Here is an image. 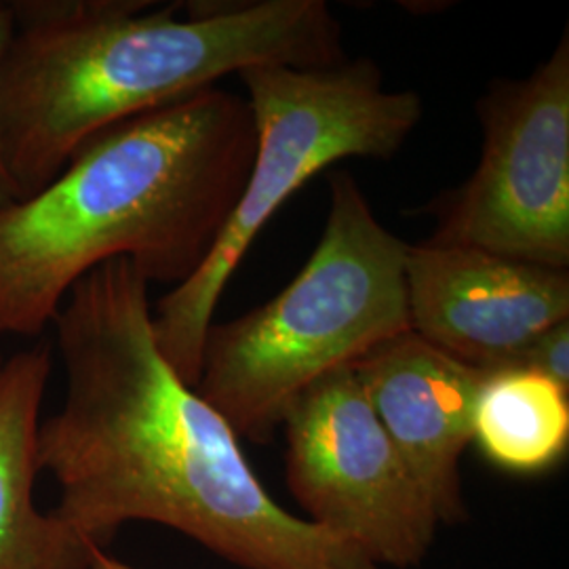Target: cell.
<instances>
[{"label": "cell", "mask_w": 569, "mask_h": 569, "mask_svg": "<svg viewBox=\"0 0 569 569\" xmlns=\"http://www.w3.org/2000/svg\"><path fill=\"white\" fill-rule=\"evenodd\" d=\"M256 154L249 102L211 87L82 143L37 194L0 207V333L34 338L93 268L129 260L186 283L241 197Z\"/></svg>", "instance_id": "3957f363"}, {"label": "cell", "mask_w": 569, "mask_h": 569, "mask_svg": "<svg viewBox=\"0 0 569 569\" xmlns=\"http://www.w3.org/2000/svg\"><path fill=\"white\" fill-rule=\"evenodd\" d=\"M350 367L439 523L465 521L460 460L472 441L475 401L488 373L451 359L411 329Z\"/></svg>", "instance_id": "9c48e42d"}, {"label": "cell", "mask_w": 569, "mask_h": 569, "mask_svg": "<svg viewBox=\"0 0 569 569\" xmlns=\"http://www.w3.org/2000/svg\"><path fill=\"white\" fill-rule=\"evenodd\" d=\"M51 367L49 346L37 345L0 369V569H91L98 549L34 500Z\"/></svg>", "instance_id": "30bf717a"}, {"label": "cell", "mask_w": 569, "mask_h": 569, "mask_svg": "<svg viewBox=\"0 0 569 569\" xmlns=\"http://www.w3.org/2000/svg\"><path fill=\"white\" fill-rule=\"evenodd\" d=\"M148 287L129 260L106 262L53 321L66 395L39 428L53 512L102 549L148 521L243 569H380L266 491L234 428L164 359Z\"/></svg>", "instance_id": "6da1fadb"}, {"label": "cell", "mask_w": 569, "mask_h": 569, "mask_svg": "<svg viewBox=\"0 0 569 569\" xmlns=\"http://www.w3.org/2000/svg\"><path fill=\"white\" fill-rule=\"evenodd\" d=\"M326 228L296 279L266 305L211 326L194 390L251 441L329 371L406 333L407 243L382 224L348 171L329 180Z\"/></svg>", "instance_id": "277c9868"}, {"label": "cell", "mask_w": 569, "mask_h": 569, "mask_svg": "<svg viewBox=\"0 0 569 569\" xmlns=\"http://www.w3.org/2000/svg\"><path fill=\"white\" fill-rule=\"evenodd\" d=\"M409 326L465 366L519 369L531 345L569 321V270L460 244H407Z\"/></svg>", "instance_id": "ba28073f"}, {"label": "cell", "mask_w": 569, "mask_h": 569, "mask_svg": "<svg viewBox=\"0 0 569 569\" xmlns=\"http://www.w3.org/2000/svg\"><path fill=\"white\" fill-rule=\"evenodd\" d=\"M91 569H136L131 568V566H127V563H122L119 559H114V557H110L106 549L102 547H98V549L93 550V559H91Z\"/></svg>", "instance_id": "5bb4252c"}, {"label": "cell", "mask_w": 569, "mask_h": 569, "mask_svg": "<svg viewBox=\"0 0 569 569\" xmlns=\"http://www.w3.org/2000/svg\"><path fill=\"white\" fill-rule=\"evenodd\" d=\"M239 79L256 127L241 197L201 268L152 312L157 345L192 388L216 306L268 220L329 164L395 157L425 114L416 91H388L380 66L367 58L310 70L253 66Z\"/></svg>", "instance_id": "5b68a950"}, {"label": "cell", "mask_w": 569, "mask_h": 569, "mask_svg": "<svg viewBox=\"0 0 569 569\" xmlns=\"http://www.w3.org/2000/svg\"><path fill=\"white\" fill-rule=\"evenodd\" d=\"M0 77L7 169L21 199L117 122L216 87L253 66L331 68L342 23L323 0L16 2Z\"/></svg>", "instance_id": "7a4b0ae2"}, {"label": "cell", "mask_w": 569, "mask_h": 569, "mask_svg": "<svg viewBox=\"0 0 569 569\" xmlns=\"http://www.w3.org/2000/svg\"><path fill=\"white\" fill-rule=\"evenodd\" d=\"M13 28H16V16H13V7L11 4H0V77H2V61L7 56V47L13 37ZM20 201V192L18 186L13 182L7 161H4V148H2V121H0V207L16 203Z\"/></svg>", "instance_id": "4fadbf2b"}, {"label": "cell", "mask_w": 569, "mask_h": 569, "mask_svg": "<svg viewBox=\"0 0 569 569\" xmlns=\"http://www.w3.org/2000/svg\"><path fill=\"white\" fill-rule=\"evenodd\" d=\"M287 486L308 521L378 568H418L439 519L352 367L319 378L284 411Z\"/></svg>", "instance_id": "52a82bcc"}, {"label": "cell", "mask_w": 569, "mask_h": 569, "mask_svg": "<svg viewBox=\"0 0 569 569\" xmlns=\"http://www.w3.org/2000/svg\"><path fill=\"white\" fill-rule=\"evenodd\" d=\"M519 369L536 371L569 392V321L547 329L531 345Z\"/></svg>", "instance_id": "7c38bea8"}, {"label": "cell", "mask_w": 569, "mask_h": 569, "mask_svg": "<svg viewBox=\"0 0 569 569\" xmlns=\"http://www.w3.org/2000/svg\"><path fill=\"white\" fill-rule=\"evenodd\" d=\"M472 441L510 472H542L569 446V392L529 369L488 373L472 413Z\"/></svg>", "instance_id": "8fae6325"}, {"label": "cell", "mask_w": 569, "mask_h": 569, "mask_svg": "<svg viewBox=\"0 0 569 569\" xmlns=\"http://www.w3.org/2000/svg\"><path fill=\"white\" fill-rule=\"evenodd\" d=\"M2 363H4V359H2V357H0V369H2Z\"/></svg>", "instance_id": "9a60e30c"}, {"label": "cell", "mask_w": 569, "mask_h": 569, "mask_svg": "<svg viewBox=\"0 0 569 569\" xmlns=\"http://www.w3.org/2000/svg\"><path fill=\"white\" fill-rule=\"evenodd\" d=\"M477 117L481 161L467 182L428 204V241L568 270V32L528 79L491 82Z\"/></svg>", "instance_id": "8992f818"}]
</instances>
